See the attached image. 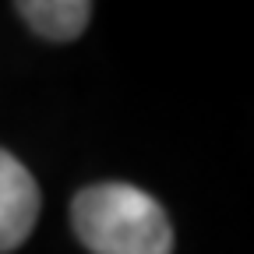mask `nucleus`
<instances>
[{
  "label": "nucleus",
  "mask_w": 254,
  "mask_h": 254,
  "mask_svg": "<svg viewBox=\"0 0 254 254\" xmlns=\"http://www.w3.org/2000/svg\"><path fill=\"white\" fill-rule=\"evenodd\" d=\"M18 14L36 28L43 39L71 43L85 32V25L92 18V4L88 0H21Z\"/></svg>",
  "instance_id": "3"
},
{
  "label": "nucleus",
  "mask_w": 254,
  "mask_h": 254,
  "mask_svg": "<svg viewBox=\"0 0 254 254\" xmlns=\"http://www.w3.org/2000/svg\"><path fill=\"white\" fill-rule=\"evenodd\" d=\"M39 219V187L11 152L0 148V251H14L28 240Z\"/></svg>",
  "instance_id": "2"
},
{
  "label": "nucleus",
  "mask_w": 254,
  "mask_h": 254,
  "mask_svg": "<svg viewBox=\"0 0 254 254\" xmlns=\"http://www.w3.org/2000/svg\"><path fill=\"white\" fill-rule=\"evenodd\" d=\"M71 226L92 254H170L173 226L134 184H92L71 201Z\"/></svg>",
  "instance_id": "1"
}]
</instances>
